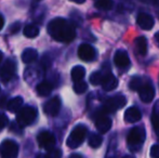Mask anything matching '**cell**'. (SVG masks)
<instances>
[{
	"label": "cell",
	"instance_id": "6da1fadb",
	"mask_svg": "<svg viewBox=\"0 0 159 158\" xmlns=\"http://www.w3.org/2000/svg\"><path fill=\"white\" fill-rule=\"evenodd\" d=\"M48 33L54 40L64 43H68L76 38L75 26L62 17H57L48 24Z\"/></svg>",
	"mask_w": 159,
	"mask_h": 158
},
{
	"label": "cell",
	"instance_id": "7a4b0ae2",
	"mask_svg": "<svg viewBox=\"0 0 159 158\" xmlns=\"http://www.w3.org/2000/svg\"><path fill=\"white\" fill-rule=\"evenodd\" d=\"M145 141V129L142 127H134L127 135V144L130 151L135 152L141 148Z\"/></svg>",
	"mask_w": 159,
	"mask_h": 158
},
{
	"label": "cell",
	"instance_id": "3957f363",
	"mask_svg": "<svg viewBox=\"0 0 159 158\" xmlns=\"http://www.w3.org/2000/svg\"><path fill=\"white\" fill-rule=\"evenodd\" d=\"M87 132H88V129L84 124H77L67 138V146L69 148H77L84 141Z\"/></svg>",
	"mask_w": 159,
	"mask_h": 158
},
{
	"label": "cell",
	"instance_id": "277c9868",
	"mask_svg": "<svg viewBox=\"0 0 159 158\" xmlns=\"http://www.w3.org/2000/svg\"><path fill=\"white\" fill-rule=\"evenodd\" d=\"M37 117V110L33 106H24L19 111L16 116V124L20 127H26L32 124Z\"/></svg>",
	"mask_w": 159,
	"mask_h": 158
},
{
	"label": "cell",
	"instance_id": "5b68a950",
	"mask_svg": "<svg viewBox=\"0 0 159 158\" xmlns=\"http://www.w3.org/2000/svg\"><path fill=\"white\" fill-rule=\"evenodd\" d=\"M127 100L124 95L117 94L115 97H111L109 99H107L104 102L102 107L103 114H108V113H115L117 110L124 107L125 104H126Z\"/></svg>",
	"mask_w": 159,
	"mask_h": 158
},
{
	"label": "cell",
	"instance_id": "8992f818",
	"mask_svg": "<svg viewBox=\"0 0 159 158\" xmlns=\"http://www.w3.org/2000/svg\"><path fill=\"white\" fill-rule=\"evenodd\" d=\"M19 145L13 140H4L0 144V156L1 158H16L19 155Z\"/></svg>",
	"mask_w": 159,
	"mask_h": 158
},
{
	"label": "cell",
	"instance_id": "52a82bcc",
	"mask_svg": "<svg viewBox=\"0 0 159 158\" xmlns=\"http://www.w3.org/2000/svg\"><path fill=\"white\" fill-rule=\"evenodd\" d=\"M15 73H16V63L13 60L9 59L2 64L0 68V78L4 82H7L13 78Z\"/></svg>",
	"mask_w": 159,
	"mask_h": 158
},
{
	"label": "cell",
	"instance_id": "ba28073f",
	"mask_svg": "<svg viewBox=\"0 0 159 158\" xmlns=\"http://www.w3.org/2000/svg\"><path fill=\"white\" fill-rule=\"evenodd\" d=\"M37 142L40 147L48 151L52 150L53 146L55 145L54 135L49 131H41L37 137Z\"/></svg>",
	"mask_w": 159,
	"mask_h": 158
},
{
	"label": "cell",
	"instance_id": "9c48e42d",
	"mask_svg": "<svg viewBox=\"0 0 159 158\" xmlns=\"http://www.w3.org/2000/svg\"><path fill=\"white\" fill-rule=\"evenodd\" d=\"M78 56L86 62H91L96 57V51L91 44L82 43L78 48Z\"/></svg>",
	"mask_w": 159,
	"mask_h": 158
},
{
	"label": "cell",
	"instance_id": "30bf717a",
	"mask_svg": "<svg viewBox=\"0 0 159 158\" xmlns=\"http://www.w3.org/2000/svg\"><path fill=\"white\" fill-rule=\"evenodd\" d=\"M111 67L107 68L105 72H103V78L102 81H101V84H102L103 89L105 91H111L114 89H116V87L118 86V80L114 76L113 74L111 73Z\"/></svg>",
	"mask_w": 159,
	"mask_h": 158
},
{
	"label": "cell",
	"instance_id": "8fae6325",
	"mask_svg": "<svg viewBox=\"0 0 159 158\" xmlns=\"http://www.w3.org/2000/svg\"><path fill=\"white\" fill-rule=\"evenodd\" d=\"M60 110H61V99L59 97H52L43 105V112L48 116H57Z\"/></svg>",
	"mask_w": 159,
	"mask_h": 158
},
{
	"label": "cell",
	"instance_id": "7c38bea8",
	"mask_svg": "<svg viewBox=\"0 0 159 158\" xmlns=\"http://www.w3.org/2000/svg\"><path fill=\"white\" fill-rule=\"evenodd\" d=\"M138 91L139 94H140V99L144 103H151L153 101L154 97H155V89L148 82H144Z\"/></svg>",
	"mask_w": 159,
	"mask_h": 158
},
{
	"label": "cell",
	"instance_id": "4fadbf2b",
	"mask_svg": "<svg viewBox=\"0 0 159 158\" xmlns=\"http://www.w3.org/2000/svg\"><path fill=\"white\" fill-rule=\"evenodd\" d=\"M136 23L140 26L141 28L145 30H149L153 28L155 21H154V17L152 16L148 13H139L138 17H136Z\"/></svg>",
	"mask_w": 159,
	"mask_h": 158
},
{
	"label": "cell",
	"instance_id": "5bb4252c",
	"mask_svg": "<svg viewBox=\"0 0 159 158\" xmlns=\"http://www.w3.org/2000/svg\"><path fill=\"white\" fill-rule=\"evenodd\" d=\"M114 62H115L116 66L119 68H127L130 66L129 55H128L126 51H124V50H118L117 52L115 53Z\"/></svg>",
	"mask_w": 159,
	"mask_h": 158
},
{
	"label": "cell",
	"instance_id": "9a60e30c",
	"mask_svg": "<svg viewBox=\"0 0 159 158\" xmlns=\"http://www.w3.org/2000/svg\"><path fill=\"white\" fill-rule=\"evenodd\" d=\"M142 118V113L135 106H131L126 111L125 113V120L129 124H133V122H136L139 120H141Z\"/></svg>",
	"mask_w": 159,
	"mask_h": 158
},
{
	"label": "cell",
	"instance_id": "2e32d148",
	"mask_svg": "<svg viewBox=\"0 0 159 158\" xmlns=\"http://www.w3.org/2000/svg\"><path fill=\"white\" fill-rule=\"evenodd\" d=\"M95 127L98 130V132L106 133L107 131L111 130V119L104 116V115L98 116L95 121Z\"/></svg>",
	"mask_w": 159,
	"mask_h": 158
},
{
	"label": "cell",
	"instance_id": "e0dca14e",
	"mask_svg": "<svg viewBox=\"0 0 159 158\" xmlns=\"http://www.w3.org/2000/svg\"><path fill=\"white\" fill-rule=\"evenodd\" d=\"M134 47L140 55H146L147 53V39L143 36L138 37L134 40Z\"/></svg>",
	"mask_w": 159,
	"mask_h": 158
},
{
	"label": "cell",
	"instance_id": "ac0fdd59",
	"mask_svg": "<svg viewBox=\"0 0 159 158\" xmlns=\"http://www.w3.org/2000/svg\"><path fill=\"white\" fill-rule=\"evenodd\" d=\"M38 52L33 48H27L24 50V52L22 53V61L26 64L33 63L37 60Z\"/></svg>",
	"mask_w": 159,
	"mask_h": 158
},
{
	"label": "cell",
	"instance_id": "d6986e66",
	"mask_svg": "<svg viewBox=\"0 0 159 158\" xmlns=\"http://www.w3.org/2000/svg\"><path fill=\"white\" fill-rule=\"evenodd\" d=\"M22 104H23V99L21 97H15L11 99L7 104V110L11 113H16L21 110Z\"/></svg>",
	"mask_w": 159,
	"mask_h": 158
},
{
	"label": "cell",
	"instance_id": "ffe728a7",
	"mask_svg": "<svg viewBox=\"0 0 159 158\" xmlns=\"http://www.w3.org/2000/svg\"><path fill=\"white\" fill-rule=\"evenodd\" d=\"M52 89L53 84L50 81L44 80V81H41L37 86V93L39 95H41V97H47V95H49L52 92Z\"/></svg>",
	"mask_w": 159,
	"mask_h": 158
},
{
	"label": "cell",
	"instance_id": "44dd1931",
	"mask_svg": "<svg viewBox=\"0 0 159 158\" xmlns=\"http://www.w3.org/2000/svg\"><path fill=\"white\" fill-rule=\"evenodd\" d=\"M152 124L155 129L156 134L159 137V100L156 101L153 108V115H152Z\"/></svg>",
	"mask_w": 159,
	"mask_h": 158
},
{
	"label": "cell",
	"instance_id": "7402d4cb",
	"mask_svg": "<svg viewBox=\"0 0 159 158\" xmlns=\"http://www.w3.org/2000/svg\"><path fill=\"white\" fill-rule=\"evenodd\" d=\"M84 75H86V70L84 67L82 66H75V67L71 70V73H70V76H71V79H73L74 82H78V81H81L84 79Z\"/></svg>",
	"mask_w": 159,
	"mask_h": 158
},
{
	"label": "cell",
	"instance_id": "603a6c76",
	"mask_svg": "<svg viewBox=\"0 0 159 158\" xmlns=\"http://www.w3.org/2000/svg\"><path fill=\"white\" fill-rule=\"evenodd\" d=\"M23 33L24 36L27 37V38H36L39 35V27L35 24H28V25L25 26Z\"/></svg>",
	"mask_w": 159,
	"mask_h": 158
},
{
	"label": "cell",
	"instance_id": "cb8c5ba5",
	"mask_svg": "<svg viewBox=\"0 0 159 158\" xmlns=\"http://www.w3.org/2000/svg\"><path fill=\"white\" fill-rule=\"evenodd\" d=\"M89 145L93 148H98V146H101V144L103 143V138L101 137L100 134H96V133H93V134L90 135L88 141Z\"/></svg>",
	"mask_w": 159,
	"mask_h": 158
},
{
	"label": "cell",
	"instance_id": "d4e9b609",
	"mask_svg": "<svg viewBox=\"0 0 159 158\" xmlns=\"http://www.w3.org/2000/svg\"><path fill=\"white\" fill-rule=\"evenodd\" d=\"M94 6L101 10H111L114 6V2L111 0H98L94 3Z\"/></svg>",
	"mask_w": 159,
	"mask_h": 158
},
{
	"label": "cell",
	"instance_id": "484cf974",
	"mask_svg": "<svg viewBox=\"0 0 159 158\" xmlns=\"http://www.w3.org/2000/svg\"><path fill=\"white\" fill-rule=\"evenodd\" d=\"M62 157V152L59 148H52V150L48 151L46 155L40 154L38 158H61Z\"/></svg>",
	"mask_w": 159,
	"mask_h": 158
},
{
	"label": "cell",
	"instance_id": "4316f807",
	"mask_svg": "<svg viewBox=\"0 0 159 158\" xmlns=\"http://www.w3.org/2000/svg\"><path fill=\"white\" fill-rule=\"evenodd\" d=\"M143 84H144V81H143L140 77H133V78L131 79V81H130L129 87L132 91H138L139 89L142 87Z\"/></svg>",
	"mask_w": 159,
	"mask_h": 158
},
{
	"label": "cell",
	"instance_id": "83f0119b",
	"mask_svg": "<svg viewBox=\"0 0 159 158\" xmlns=\"http://www.w3.org/2000/svg\"><path fill=\"white\" fill-rule=\"evenodd\" d=\"M87 89H88V84H87L84 80L74 84V91H75L76 93H78V94H81V93L86 92Z\"/></svg>",
	"mask_w": 159,
	"mask_h": 158
},
{
	"label": "cell",
	"instance_id": "f1b7e54d",
	"mask_svg": "<svg viewBox=\"0 0 159 158\" xmlns=\"http://www.w3.org/2000/svg\"><path fill=\"white\" fill-rule=\"evenodd\" d=\"M102 78H103V72H95L93 74H91L90 82L92 84H94V86H98V84H101Z\"/></svg>",
	"mask_w": 159,
	"mask_h": 158
},
{
	"label": "cell",
	"instance_id": "f546056e",
	"mask_svg": "<svg viewBox=\"0 0 159 158\" xmlns=\"http://www.w3.org/2000/svg\"><path fill=\"white\" fill-rule=\"evenodd\" d=\"M20 29H21V23H20V22H16V23H13L12 25L10 26L9 32H10V34L14 35V34H16V33H19Z\"/></svg>",
	"mask_w": 159,
	"mask_h": 158
},
{
	"label": "cell",
	"instance_id": "4dcf8cb0",
	"mask_svg": "<svg viewBox=\"0 0 159 158\" xmlns=\"http://www.w3.org/2000/svg\"><path fill=\"white\" fill-rule=\"evenodd\" d=\"M152 158H159V144H155L151 148Z\"/></svg>",
	"mask_w": 159,
	"mask_h": 158
},
{
	"label": "cell",
	"instance_id": "1f68e13d",
	"mask_svg": "<svg viewBox=\"0 0 159 158\" xmlns=\"http://www.w3.org/2000/svg\"><path fill=\"white\" fill-rule=\"evenodd\" d=\"M8 122H9L8 117L4 114H2V113H0V129H3L4 127H7Z\"/></svg>",
	"mask_w": 159,
	"mask_h": 158
},
{
	"label": "cell",
	"instance_id": "d6a6232c",
	"mask_svg": "<svg viewBox=\"0 0 159 158\" xmlns=\"http://www.w3.org/2000/svg\"><path fill=\"white\" fill-rule=\"evenodd\" d=\"M50 64H51L50 57H49L48 55H44V56L42 57L41 65H42V66H44V68H47V67H49V66H50Z\"/></svg>",
	"mask_w": 159,
	"mask_h": 158
},
{
	"label": "cell",
	"instance_id": "836d02e7",
	"mask_svg": "<svg viewBox=\"0 0 159 158\" xmlns=\"http://www.w3.org/2000/svg\"><path fill=\"white\" fill-rule=\"evenodd\" d=\"M3 26H4V19H3V16L0 14V30L3 28Z\"/></svg>",
	"mask_w": 159,
	"mask_h": 158
},
{
	"label": "cell",
	"instance_id": "e575fe53",
	"mask_svg": "<svg viewBox=\"0 0 159 158\" xmlns=\"http://www.w3.org/2000/svg\"><path fill=\"white\" fill-rule=\"evenodd\" d=\"M155 40H156V42H157V46L159 47V32H157L155 34Z\"/></svg>",
	"mask_w": 159,
	"mask_h": 158
},
{
	"label": "cell",
	"instance_id": "d590c367",
	"mask_svg": "<svg viewBox=\"0 0 159 158\" xmlns=\"http://www.w3.org/2000/svg\"><path fill=\"white\" fill-rule=\"evenodd\" d=\"M69 158H82V157H81V155H79V154H73L69 156Z\"/></svg>",
	"mask_w": 159,
	"mask_h": 158
},
{
	"label": "cell",
	"instance_id": "8d00e7d4",
	"mask_svg": "<svg viewBox=\"0 0 159 158\" xmlns=\"http://www.w3.org/2000/svg\"><path fill=\"white\" fill-rule=\"evenodd\" d=\"M2 57H3V54H2V52L0 51V63H1V60H2Z\"/></svg>",
	"mask_w": 159,
	"mask_h": 158
},
{
	"label": "cell",
	"instance_id": "74e56055",
	"mask_svg": "<svg viewBox=\"0 0 159 158\" xmlns=\"http://www.w3.org/2000/svg\"><path fill=\"white\" fill-rule=\"evenodd\" d=\"M124 158H133V157H131V156H125Z\"/></svg>",
	"mask_w": 159,
	"mask_h": 158
}]
</instances>
